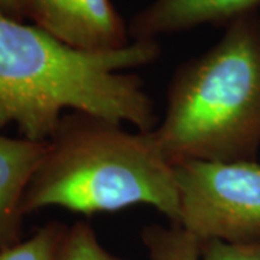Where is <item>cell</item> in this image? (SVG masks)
<instances>
[{"label":"cell","instance_id":"1","mask_svg":"<svg viewBox=\"0 0 260 260\" xmlns=\"http://www.w3.org/2000/svg\"><path fill=\"white\" fill-rule=\"evenodd\" d=\"M160 52L156 39L85 52L0 15V129L16 123L22 138L47 142L71 109L150 133L159 124L155 103L139 75L124 71L155 62Z\"/></svg>","mask_w":260,"mask_h":260},{"label":"cell","instance_id":"2","mask_svg":"<svg viewBox=\"0 0 260 260\" xmlns=\"http://www.w3.org/2000/svg\"><path fill=\"white\" fill-rule=\"evenodd\" d=\"M136 204L150 205L178 224L174 164L152 132L130 133L117 121L65 113L26 186L23 214L59 207L90 217Z\"/></svg>","mask_w":260,"mask_h":260},{"label":"cell","instance_id":"3","mask_svg":"<svg viewBox=\"0 0 260 260\" xmlns=\"http://www.w3.org/2000/svg\"><path fill=\"white\" fill-rule=\"evenodd\" d=\"M152 135L172 164L257 160L259 12L234 20L217 44L178 67L168 87L165 116Z\"/></svg>","mask_w":260,"mask_h":260},{"label":"cell","instance_id":"4","mask_svg":"<svg viewBox=\"0 0 260 260\" xmlns=\"http://www.w3.org/2000/svg\"><path fill=\"white\" fill-rule=\"evenodd\" d=\"M179 197L177 225L198 240L242 244L260 240V162H174Z\"/></svg>","mask_w":260,"mask_h":260},{"label":"cell","instance_id":"5","mask_svg":"<svg viewBox=\"0 0 260 260\" xmlns=\"http://www.w3.org/2000/svg\"><path fill=\"white\" fill-rule=\"evenodd\" d=\"M28 19L65 45L85 52H114L132 42L112 0H29Z\"/></svg>","mask_w":260,"mask_h":260},{"label":"cell","instance_id":"6","mask_svg":"<svg viewBox=\"0 0 260 260\" xmlns=\"http://www.w3.org/2000/svg\"><path fill=\"white\" fill-rule=\"evenodd\" d=\"M259 8L260 0H153L130 19L127 30L132 41H149L204 25L227 28Z\"/></svg>","mask_w":260,"mask_h":260},{"label":"cell","instance_id":"7","mask_svg":"<svg viewBox=\"0 0 260 260\" xmlns=\"http://www.w3.org/2000/svg\"><path fill=\"white\" fill-rule=\"evenodd\" d=\"M47 142L0 135V251L22 242V224L26 217L22 211V201L45 153Z\"/></svg>","mask_w":260,"mask_h":260},{"label":"cell","instance_id":"8","mask_svg":"<svg viewBox=\"0 0 260 260\" xmlns=\"http://www.w3.org/2000/svg\"><path fill=\"white\" fill-rule=\"evenodd\" d=\"M140 239L150 260H201V240L181 225H146Z\"/></svg>","mask_w":260,"mask_h":260},{"label":"cell","instance_id":"9","mask_svg":"<svg viewBox=\"0 0 260 260\" xmlns=\"http://www.w3.org/2000/svg\"><path fill=\"white\" fill-rule=\"evenodd\" d=\"M55 260H126L106 250L88 223L68 225L56 251Z\"/></svg>","mask_w":260,"mask_h":260},{"label":"cell","instance_id":"10","mask_svg":"<svg viewBox=\"0 0 260 260\" xmlns=\"http://www.w3.org/2000/svg\"><path fill=\"white\" fill-rule=\"evenodd\" d=\"M67 227L58 221L45 224L29 239L0 251V260H55Z\"/></svg>","mask_w":260,"mask_h":260},{"label":"cell","instance_id":"11","mask_svg":"<svg viewBox=\"0 0 260 260\" xmlns=\"http://www.w3.org/2000/svg\"><path fill=\"white\" fill-rule=\"evenodd\" d=\"M201 260H260V240L242 244L201 242Z\"/></svg>","mask_w":260,"mask_h":260},{"label":"cell","instance_id":"12","mask_svg":"<svg viewBox=\"0 0 260 260\" xmlns=\"http://www.w3.org/2000/svg\"><path fill=\"white\" fill-rule=\"evenodd\" d=\"M29 0H0V15L25 22L28 19Z\"/></svg>","mask_w":260,"mask_h":260}]
</instances>
